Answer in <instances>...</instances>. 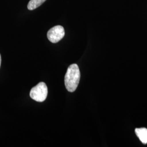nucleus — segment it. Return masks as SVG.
Returning <instances> with one entry per match:
<instances>
[{"instance_id":"2","label":"nucleus","mask_w":147,"mask_h":147,"mask_svg":"<svg viewBox=\"0 0 147 147\" xmlns=\"http://www.w3.org/2000/svg\"><path fill=\"white\" fill-rule=\"evenodd\" d=\"M30 95L32 99L36 101L43 102L47 98V86L42 82L39 83L32 88Z\"/></svg>"},{"instance_id":"4","label":"nucleus","mask_w":147,"mask_h":147,"mask_svg":"<svg viewBox=\"0 0 147 147\" xmlns=\"http://www.w3.org/2000/svg\"><path fill=\"white\" fill-rule=\"evenodd\" d=\"M137 136L144 144L147 143V129L146 128H137L135 129Z\"/></svg>"},{"instance_id":"5","label":"nucleus","mask_w":147,"mask_h":147,"mask_svg":"<svg viewBox=\"0 0 147 147\" xmlns=\"http://www.w3.org/2000/svg\"><path fill=\"white\" fill-rule=\"evenodd\" d=\"M45 1L46 0H30L28 3L27 8L30 11L34 10L42 5Z\"/></svg>"},{"instance_id":"1","label":"nucleus","mask_w":147,"mask_h":147,"mask_svg":"<svg viewBox=\"0 0 147 147\" xmlns=\"http://www.w3.org/2000/svg\"><path fill=\"white\" fill-rule=\"evenodd\" d=\"M80 76L78 65L76 64L70 65L67 69L64 78L65 86L69 92H73L76 89L80 82Z\"/></svg>"},{"instance_id":"6","label":"nucleus","mask_w":147,"mask_h":147,"mask_svg":"<svg viewBox=\"0 0 147 147\" xmlns=\"http://www.w3.org/2000/svg\"><path fill=\"white\" fill-rule=\"evenodd\" d=\"M1 56L0 55V67H1Z\"/></svg>"},{"instance_id":"3","label":"nucleus","mask_w":147,"mask_h":147,"mask_svg":"<svg viewBox=\"0 0 147 147\" xmlns=\"http://www.w3.org/2000/svg\"><path fill=\"white\" fill-rule=\"evenodd\" d=\"M65 34L64 29L63 26L57 25L53 27L47 32L48 39L53 43H56L59 42L63 38Z\"/></svg>"}]
</instances>
